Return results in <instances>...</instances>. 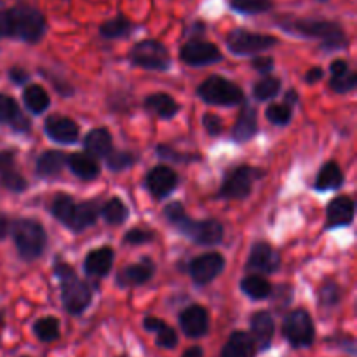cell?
<instances>
[{
	"label": "cell",
	"mask_w": 357,
	"mask_h": 357,
	"mask_svg": "<svg viewBox=\"0 0 357 357\" xmlns=\"http://www.w3.org/2000/svg\"><path fill=\"white\" fill-rule=\"evenodd\" d=\"M9 79L14 84H17V86H21V84H26L30 80V75H28L26 70L20 68V66H14V68L9 70Z\"/></svg>",
	"instance_id": "48"
},
{
	"label": "cell",
	"mask_w": 357,
	"mask_h": 357,
	"mask_svg": "<svg viewBox=\"0 0 357 357\" xmlns=\"http://www.w3.org/2000/svg\"><path fill=\"white\" fill-rule=\"evenodd\" d=\"M112 265H114V251L112 248L103 246L87 255L84 261V271L91 278H105L112 271Z\"/></svg>",
	"instance_id": "20"
},
{
	"label": "cell",
	"mask_w": 357,
	"mask_h": 357,
	"mask_svg": "<svg viewBox=\"0 0 357 357\" xmlns=\"http://www.w3.org/2000/svg\"><path fill=\"white\" fill-rule=\"evenodd\" d=\"M241 289H243L244 295H248L253 300H264L271 296L272 293L271 282L265 278H260V275H248V278H244L243 282H241Z\"/></svg>",
	"instance_id": "31"
},
{
	"label": "cell",
	"mask_w": 357,
	"mask_h": 357,
	"mask_svg": "<svg viewBox=\"0 0 357 357\" xmlns=\"http://www.w3.org/2000/svg\"><path fill=\"white\" fill-rule=\"evenodd\" d=\"M7 14H9V37H16L30 44H35L44 37L45 20L37 9L30 6H16L7 10Z\"/></svg>",
	"instance_id": "4"
},
{
	"label": "cell",
	"mask_w": 357,
	"mask_h": 357,
	"mask_svg": "<svg viewBox=\"0 0 357 357\" xmlns=\"http://www.w3.org/2000/svg\"><path fill=\"white\" fill-rule=\"evenodd\" d=\"M132 24L131 21L126 20L124 16H117L114 17V20L107 21V23L101 24L100 28V33L101 37L105 38H119V37H124V35H128L129 31H131Z\"/></svg>",
	"instance_id": "36"
},
{
	"label": "cell",
	"mask_w": 357,
	"mask_h": 357,
	"mask_svg": "<svg viewBox=\"0 0 357 357\" xmlns=\"http://www.w3.org/2000/svg\"><path fill=\"white\" fill-rule=\"evenodd\" d=\"M253 68L261 73H268L274 68V59L268 58V56H258V58L253 59Z\"/></svg>",
	"instance_id": "47"
},
{
	"label": "cell",
	"mask_w": 357,
	"mask_h": 357,
	"mask_svg": "<svg viewBox=\"0 0 357 357\" xmlns=\"http://www.w3.org/2000/svg\"><path fill=\"white\" fill-rule=\"evenodd\" d=\"M155 267H153L152 260L143 258L139 264L129 265V267L122 268L117 275V282L122 288H131V286H142L152 279Z\"/></svg>",
	"instance_id": "18"
},
{
	"label": "cell",
	"mask_w": 357,
	"mask_h": 357,
	"mask_svg": "<svg viewBox=\"0 0 357 357\" xmlns=\"http://www.w3.org/2000/svg\"><path fill=\"white\" fill-rule=\"evenodd\" d=\"M323 75H324L323 68H319V66H314V68H310L309 72H307L305 80L309 84H314V82H317V80L323 79Z\"/></svg>",
	"instance_id": "51"
},
{
	"label": "cell",
	"mask_w": 357,
	"mask_h": 357,
	"mask_svg": "<svg viewBox=\"0 0 357 357\" xmlns=\"http://www.w3.org/2000/svg\"><path fill=\"white\" fill-rule=\"evenodd\" d=\"M275 44H278V38L272 35L253 33V31L243 30V28L230 31L227 37V45H229L230 52H234L236 56L257 54V52H264L274 47Z\"/></svg>",
	"instance_id": "9"
},
{
	"label": "cell",
	"mask_w": 357,
	"mask_h": 357,
	"mask_svg": "<svg viewBox=\"0 0 357 357\" xmlns=\"http://www.w3.org/2000/svg\"><path fill=\"white\" fill-rule=\"evenodd\" d=\"M344 183V173H342L340 166L337 162H326L319 169L316 178V187L317 192H326V190H337V188L342 187Z\"/></svg>",
	"instance_id": "27"
},
{
	"label": "cell",
	"mask_w": 357,
	"mask_h": 357,
	"mask_svg": "<svg viewBox=\"0 0 357 357\" xmlns=\"http://www.w3.org/2000/svg\"><path fill=\"white\" fill-rule=\"evenodd\" d=\"M281 265V257L278 251L267 243H257L250 253V260H248V268L260 274H272Z\"/></svg>",
	"instance_id": "14"
},
{
	"label": "cell",
	"mask_w": 357,
	"mask_h": 357,
	"mask_svg": "<svg viewBox=\"0 0 357 357\" xmlns=\"http://www.w3.org/2000/svg\"><path fill=\"white\" fill-rule=\"evenodd\" d=\"M66 164L80 180H94L100 174V164L87 153H73V155L66 157Z\"/></svg>",
	"instance_id": "26"
},
{
	"label": "cell",
	"mask_w": 357,
	"mask_h": 357,
	"mask_svg": "<svg viewBox=\"0 0 357 357\" xmlns=\"http://www.w3.org/2000/svg\"><path fill=\"white\" fill-rule=\"evenodd\" d=\"M199 98L208 105L234 107L244 101V93L239 86L220 75H211L199 86Z\"/></svg>",
	"instance_id": "6"
},
{
	"label": "cell",
	"mask_w": 357,
	"mask_h": 357,
	"mask_svg": "<svg viewBox=\"0 0 357 357\" xmlns=\"http://www.w3.org/2000/svg\"><path fill=\"white\" fill-rule=\"evenodd\" d=\"M225 267V258L220 253H206L194 258L188 265V274L195 284H208L215 281Z\"/></svg>",
	"instance_id": "11"
},
{
	"label": "cell",
	"mask_w": 357,
	"mask_h": 357,
	"mask_svg": "<svg viewBox=\"0 0 357 357\" xmlns=\"http://www.w3.org/2000/svg\"><path fill=\"white\" fill-rule=\"evenodd\" d=\"M251 331H253V342L255 345L260 347V351H267L271 347L272 340H274V331H275V323L274 317L271 316V312H257L251 319Z\"/></svg>",
	"instance_id": "19"
},
{
	"label": "cell",
	"mask_w": 357,
	"mask_h": 357,
	"mask_svg": "<svg viewBox=\"0 0 357 357\" xmlns=\"http://www.w3.org/2000/svg\"><path fill=\"white\" fill-rule=\"evenodd\" d=\"M54 274L61 284V302L66 312L72 314V316L82 314L89 307L91 298H93L89 286L82 279L77 278L75 271L65 261L56 264Z\"/></svg>",
	"instance_id": "3"
},
{
	"label": "cell",
	"mask_w": 357,
	"mask_h": 357,
	"mask_svg": "<svg viewBox=\"0 0 357 357\" xmlns=\"http://www.w3.org/2000/svg\"><path fill=\"white\" fill-rule=\"evenodd\" d=\"M101 216H103L105 222L110 223V225H121V223H124L126 220H128L129 211L121 199L114 197L110 199V201L105 202L103 208H101Z\"/></svg>",
	"instance_id": "34"
},
{
	"label": "cell",
	"mask_w": 357,
	"mask_h": 357,
	"mask_svg": "<svg viewBox=\"0 0 357 357\" xmlns=\"http://www.w3.org/2000/svg\"><path fill=\"white\" fill-rule=\"evenodd\" d=\"M105 160H107V166L110 167L112 171H122L132 166L135 155H131L129 152H114V150H112V152L105 157Z\"/></svg>",
	"instance_id": "43"
},
{
	"label": "cell",
	"mask_w": 357,
	"mask_h": 357,
	"mask_svg": "<svg viewBox=\"0 0 357 357\" xmlns=\"http://www.w3.org/2000/svg\"><path fill=\"white\" fill-rule=\"evenodd\" d=\"M7 232H9V222H7L6 216L0 213V241L7 236Z\"/></svg>",
	"instance_id": "52"
},
{
	"label": "cell",
	"mask_w": 357,
	"mask_h": 357,
	"mask_svg": "<svg viewBox=\"0 0 357 357\" xmlns=\"http://www.w3.org/2000/svg\"><path fill=\"white\" fill-rule=\"evenodd\" d=\"M84 149L87 150V155L105 159V157L112 152L110 132L103 128L89 131L86 138H84Z\"/></svg>",
	"instance_id": "24"
},
{
	"label": "cell",
	"mask_w": 357,
	"mask_h": 357,
	"mask_svg": "<svg viewBox=\"0 0 357 357\" xmlns=\"http://www.w3.org/2000/svg\"><path fill=\"white\" fill-rule=\"evenodd\" d=\"M0 37H9V14L0 7Z\"/></svg>",
	"instance_id": "49"
},
{
	"label": "cell",
	"mask_w": 357,
	"mask_h": 357,
	"mask_svg": "<svg viewBox=\"0 0 357 357\" xmlns=\"http://www.w3.org/2000/svg\"><path fill=\"white\" fill-rule=\"evenodd\" d=\"M98 213H100V208H98L96 201L79 202V204H75V211H73L72 222H70L68 229L80 232V230L94 225L98 218Z\"/></svg>",
	"instance_id": "28"
},
{
	"label": "cell",
	"mask_w": 357,
	"mask_h": 357,
	"mask_svg": "<svg viewBox=\"0 0 357 357\" xmlns=\"http://www.w3.org/2000/svg\"><path fill=\"white\" fill-rule=\"evenodd\" d=\"M284 30H289L291 33L302 35L309 38H319L321 47L328 51H337L344 49L347 45V37L342 26L333 21L324 20H293L286 21L281 24Z\"/></svg>",
	"instance_id": "2"
},
{
	"label": "cell",
	"mask_w": 357,
	"mask_h": 357,
	"mask_svg": "<svg viewBox=\"0 0 357 357\" xmlns=\"http://www.w3.org/2000/svg\"><path fill=\"white\" fill-rule=\"evenodd\" d=\"M282 333L284 338L293 347H310L316 340V328H314L312 317L307 310L296 309L286 316L282 323Z\"/></svg>",
	"instance_id": "7"
},
{
	"label": "cell",
	"mask_w": 357,
	"mask_h": 357,
	"mask_svg": "<svg viewBox=\"0 0 357 357\" xmlns=\"http://www.w3.org/2000/svg\"><path fill=\"white\" fill-rule=\"evenodd\" d=\"M145 108L160 119H171L178 114V103L166 93H155L145 100Z\"/></svg>",
	"instance_id": "30"
},
{
	"label": "cell",
	"mask_w": 357,
	"mask_h": 357,
	"mask_svg": "<svg viewBox=\"0 0 357 357\" xmlns=\"http://www.w3.org/2000/svg\"><path fill=\"white\" fill-rule=\"evenodd\" d=\"M258 171L250 166H239L236 169L229 171L220 188V197L223 199H244L250 195L253 188V181L257 180Z\"/></svg>",
	"instance_id": "10"
},
{
	"label": "cell",
	"mask_w": 357,
	"mask_h": 357,
	"mask_svg": "<svg viewBox=\"0 0 357 357\" xmlns=\"http://www.w3.org/2000/svg\"><path fill=\"white\" fill-rule=\"evenodd\" d=\"M257 345L246 331H234L222 349V357H253Z\"/></svg>",
	"instance_id": "22"
},
{
	"label": "cell",
	"mask_w": 357,
	"mask_h": 357,
	"mask_svg": "<svg viewBox=\"0 0 357 357\" xmlns=\"http://www.w3.org/2000/svg\"><path fill=\"white\" fill-rule=\"evenodd\" d=\"M202 124H204V129L211 136H218L223 131V121L215 114H206L202 117Z\"/></svg>",
	"instance_id": "45"
},
{
	"label": "cell",
	"mask_w": 357,
	"mask_h": 357,
	"mask_svg": "<svg viewBox=\"0 0 357 357\" xmlns=\"http://www.w3.org/2000/svg\"><path fill=\"white\" fill-rule=\"evenodd\" d=\"M153 239V234L149 232V230H143V229H132L126 234L124 241L128 244H145L150 243Z\"/></svg>",
	"instance_id": "44"
},
{
	"label": "cell",
	"mask_w": 357,
	"mask_h": 357,
	"mask_svg": "<svg viewBox=\"0 0 357 357\" xmlns=\"http://www.w3.org/2000/svg\"><path fill=\"white\" fill-rule=\"evenodd\" d=\"M181 357H204V354H202L201 347H192V349H188V351L185 352Z\"/></svg>",
	"instance_id": "53"
},
{
	"label": "cell",
	"mask_w": 357,
	"mask_h": 357,
	"mask_svg": "<svg viewBox=\"0 0 357 357\" xmlns=\"http://www.w3.org/2000/svg\"><path fill=\"white\" fill-rule=\"evenodd\" d=\"M180 326L183 333L190 338H201L209 330V316L206 309L192 305L180 314Z\"/></svg>",
	"instance_id": "16"
},
{
	"label": "cell",
	"mask_w": 357,
	"mask_h": 357,
	"mask_svg": "<svg viewBox=\"0 0 357 357\" xmlns=\"http://www.w3.org/2000/svg\"><path fill=\"white\" fill-rule=\"evenodd\" d=\"M181 59L190 66H204L222 61V52L215 44L206 40H190L181 47Z\"/></svg>",
	"instance_id": "12"
},
{
	"label": "cell",
	"mask_w": 357,
	"mask_h": 357,
	"mask_svg": "<svg viewBox=\"0 0 357 357\" xmlns=\"http://www.w3.org/2000/svg\"><path fill=\"white\" fill-rule=\"evenodd\" d=\"M279 89H281V80L275 77H265L255 84L253 94L258 101H267L278 96Z\"/></svg>",
	"instance_id": "37"
},
{
	"label": "cell",
	"mask_w": 357,
	"mask_h": 357,
	"mask_svg": "<svg viewBox=\"0 0 357 357\" xmlns=\"http://www.w3.org/2000/svg\"><path fill=\"white\" fill-rule=\"evenodd\" d=\"M75 204L70 195L66 194H58L51 202V213L56 220L63 223V225L70 227V222H72L73 211H75Z\"/></svg>",
	"instance_id": "32"
},
{
	"label": "cell",
	"mask_w": 357,
	"mask_h": 357,
	"mask_svg": "<svg viewBox=\"0 0 357 357\" xmlns=\"http://www.w3.org/2000/svg\"><path fill=\"white\" fill-rule=\"evenodd\" d=\"M258 132V115L251 105H246L237 119L236 126L232 129V136L237 143L248 142Z\"/></svg>",
	"instance_id": "23"
},
{
	"label": "cell",
	"mask_w": 357,
	"mask_h": 357,
	"mask_svg": "<svg viewBox=\"0 0 357 357\" xmlns=\"http://www.w3.org/2000/svg\"><path fill=\"white\" fill-rule=\"evenodd\" d=\"M45 135L63 145H72L79 139V126L68 117H49L45 121Z\"/></svg>",
	"instance_id": "17"
},
{
	"label": "cell",
	"mask_w": 357,
	"mask_h": 357,
	"mask_svg": "<svg viewBox=\"0 0 357 357\" xmlns=\"http://www.w3.org/2000/svg\"><path fill=\"white\" fill-rule=\"evenodd\" d=\"M342 298V288L333 281H328L326 284L321 288L319 291V302L324 307H333L340 302Z\"/></svg>",
	"instance_id": "42"
},
{
	"label": "cell",
	"mask_w": 357,
	"mask_h": 357,
	"mask_svg": "<svg viewBox=\"0 0 357 357\" xmlns=\"http://www.w3.org/2000/svg\"><path fill=\"white\" fill-rule=\"evenodd\" d=\"M230 7L241 14H261L272 9V0H230Z\"/></svg>",
	"instance_id": "38"
},
{
	"label": "cell",
	"mask_w": 357,
	"mask_h": 357,
	"mask_svg": "<svg viewBox=\"0 0 357 357\" xmlns=\"http://www.w3.org/2000/svg\"><path fill=\"white\" fill-rule=\"evenodd\" d=\"M145 185L153 197L162 199L167 197L176 188L178 176L171 167L157 166L152 171H149L145 178Z\"/></svg>",
	"instance_id": "13"
},
{
	"label": "cell",
	"mask_w": 357,
	"mask_h": 357,
	"mask_svg": "<svg viewBox=\"0 0 357 357\" xmlns=\"http://www.w3.org/2000/svg\"><path fill=\"white\" fill-rule=\"evenodd\" d=\"M357 84V75L354 72H351V70H347L345 73H342V75H337V77H331L330 80V86L331 89L335 91V93H349V91H352L356 87Z\"/></svg>",
	"instance_id": "41"
},
{
	"label": "cell",
	"mask_w": 357,
	"mask_h": 357,
	"mask_svg": "<svg viewBox=\"0 0 357 357\" xmlns=\"http://www.w3.org/2000/svg\"><path fill=\"white\" fill-rule=\"evenodd\" d=\"M14 150H0V173L9 171L14 167Z\"/></svg>",
	"instance_id": "46"
},
{
	"label": "cell",
	"mask_w": 357,
	"mask_h": 357,
	"mask_svg": "<svg viewBox=\"0 0 357 357\" xmlns=\"http://www.w3.org/2000/svg\"><path fill=\"white\" fill-rule=\"evenodd\" d=\"M24 105H26L28 110H31L33 114H42L45 108L49 107V94L44 87L40 86H28L23 93Z\"/></svg>",
	"instance_id": "33"
},
{
	"label": "cell",
	"mask_w": 357,
	"mask_h": 357,
	"mask_svg": "<svg viewBox=\"0 0 357 357\" xmlns=\"http://www.w3.org/2000/svg\"><path fill=\"white\" fill-rule=\"evenodd\" d=\"M13 237L21 258H24L26 261L40 257L45 250V243H47L44 227L37 220L31 218L17 220L13 225Z\"/></svg>",
	"instance_id": "5"
},
{
	"label": "cell",
	"mask_w": 357,
	"mask_h": 357,
	"mask_svg": "<svg viewBox=\"0 0 357 357\" xmlns=\"http://www.w3.org/2000/svg\"><path fill=\"white\" fill-rule=\"evenodd\" d=\"M166 218L180 230L183 236L202 246H215L223 239V225L218 220H192L185 213L180 202H171L164 209Z\"/></svg>",
	"instance_id": "1"
},
{
	"label": "cell",
	"mask_w": 357,
	"mask_h": 357,
	"mask_svg": "<svg viewBox=\"0 0 357 357\" xmlns=\"http://www.w3.org/2000/svg\"><path fill=\"white\" fill-rule=\"evenodd\" d=\"M131 61L136 66H142L146 70H157L164 72L171 66V56L167 52L166 45L159 40H142L131 49Z\"/></svg>",
	"instance_id": "8"
},
{
	"label": "cell",
	"mask_w": 357,
	"mask_h": 357,
	"mask_svg": "<svg viewBox=\"0 0 357 357\" xmlns=\"http://www.w3.org/2000/svg\"><path fill=\"white\" fill-rule=\"evenodd\" d=\"M143 326L146 331L157 335V345L162 349H174L178 344L176 331L171 326H167L164 321L157 319V317H145L143 321Z\"/></svg>",
	"instance_id": "29"
},
{
	"label": "cell",
	"mask_w": 357,
	"mask_h": 357,
	"mask_svg": "<svg viewBox=\"0 0 357 357\" xmlns=\"http://www.w3.org/2000/svg\"><path fill=\"white\" fill-rule=\"evenodd\" d=\"M2 324H3V312L0 310V326H2Z\"/></svg>",
	"instance_id": "54"
},
{
	"label": "cell",
	"mask_w": 357,
	"mask_h": 357,
	"mask_svg": "<svg viewBox=\"0 0 357 357\" xmlns=\"http://www.w3.org/2000/svg\"><path fill=\"white\" fill-rule=\"evenodd\" d=\"M356 204L351 197H335L326 208V229L349 227L354 220Z\"/></svg>",
	"instance_id": "15"
},
{
	"label": "cell",
	"mask_w": 357,
	"mask_h": 357,
	"mask_svg": "<svg viewBox=\"0 0 357 357\" xmlns=\"http://www.w3.org/2000/svg\"><path fill=\"white\" fill-rule=\"evenodd\" d=\"M0 185H2L3 188H7V190L16 192V194L26 190V187H28V183H26V180H24L23 174L17 173L14 167L13 169L0 173Z\"/></svg>",
	"instance_id": "40"
},
{
	"label": "cell",
	"mask_w": 357,
	"mask_h": 357,
	"mask_svg": "<svg viewBox=\"0 0 357 357\" xmlns=\"http://www.w3.org/2000/svg\"><path fill=\"white\" fill-rule=\"evenodd\" d=\"M267 119L271 124L275 126H286L291 121V105L289 103H274L267 108Z\"/></svg>",
	"instance_id": "39"
},
{
	"label": "cell",
	"mask_w": 357,
	"mask_h": 357,
	"mask_svg": "<svg viewBox=\"0 0 357 357\" xmlns=\"http://www.w3.org/2000/svg\"><path fill=\"white\" fill-rule=\"evenodd\" d=\"M330 70H331V75L337 77V75H342V73L347 72L349 65H347V61H344V59H335V61L331 63Z\"/></svg>",
	"instance_id": "50"
},
{
	"label": "cell",
	"mask_w": 357,
	"mask_h": 357,
	"mask_svg": "<svg viewBox=\"0 0 357 357\" xmlns=\"http://www.w3.org/2000/svg\"><path fill=\"white\" fill-rule=\"evenodd\" d=\"M66 164V157L63 152L58 150H47L42 153L35 162V173L40 178H52L58 176Z\"/></svg>",
	"instance_id": "25"
},
{
	"label": "cell",
	"mask_w": 357,
	"mask_h": 357,
	"mask_svg": "<svg viewBox=\"0 0 357 357\" xmlns=\"http://www.w3.org/2000/svg\"><path fill=\"white\" fill-rule=\"evenodd\" d=\"M0 124L13 126L20 132H26L30 129V121L20 114L17 103L7 94H0Z\"/></svg>",
	"instance_id": "21"
},
{
	"label": "cell",
	"mask_w": 357,
	"mask_h": 357,
	"mask_svg": "<svg viewBox=\"0 0 357 357\" xmlns=\"http://www.w3.org/2000/svg\"><path fill=\"white\" fill-rule=\"evenodd\" d=\"M35 337L40 342H54L59 338V323L56 317H42L33 326Z\"/></svg>",
	"instance_id": "35"
}]
</instances>
